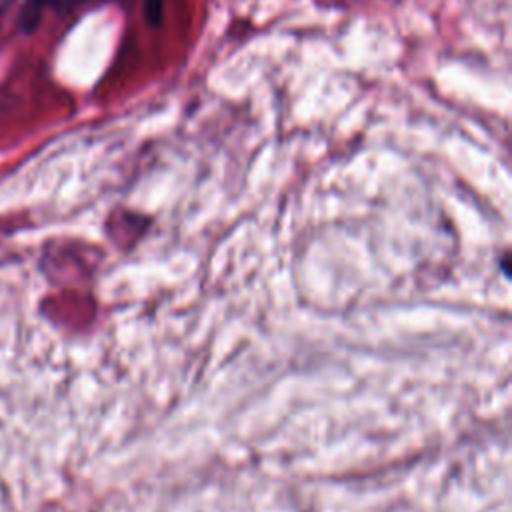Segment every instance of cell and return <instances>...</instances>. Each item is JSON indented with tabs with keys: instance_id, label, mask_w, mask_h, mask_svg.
<instances>
[{
	"instance_id": "obj_2",
	"label": "cell",
	"mask_w": 512,
	"mask_h": 512,
	"mask_svg": "<svg viewBox=\"0 0 512 512\" xmlns=\"http://www.w3.org/2000/svg\"><path fill=\"white\" fill-rule=\"evenodd\" d=\"M162 4L164 0H144V16L152 26L162 22Z\"/></svg>"
},
{
	"instance_id": "obj_3",
	"label": "cell",
	"mask_w": 512,
	"mask_h": 512,
	"mask_svg": "<svg viewBox=\"0 0 512 512\" xmlns=\"http://www.w3.org/2000/svg\"><path fill=\"white\" fill-rule=\"evenodd\" d=\"M58 10H68V8H72L76 2H80V0H50Z\"/></svg>"
},
{
	"instance_id": "obj_1",
	"label": "cell",
	"mask_w": 512,
	"mask_h": 512,
	"mask_svg": "<svg viewBox=\"0 0 512 512\" xmlns=\"http://www.w3.org/2000/svg\"><path fill=\"white\" fill-rule=\"evenodd\" d=\"M50 0H24L22 4V10H20V26L26 30V32H32L38 22H40V16H42V10L44 6L48 4Z\"/></svg>"
}]
</instances>
